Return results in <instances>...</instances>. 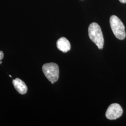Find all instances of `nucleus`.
Wrapping results in <instances>:
<instances>
[{
    "label": "nucleus",
    "instance_id": "1",
    "mask_svg": "<svg viewBox=\"0 0 126 126\" xmlns=\"http://www.w3.org/2000/svg\"><path fill=\"white\" fill-rule=\"evenodd\" d=\"M88 35L92 41L99 50L103 48L104 44L103 34L99 25L96 23H91L88 27Z\"/></svg>",
    "mask_w": 126,
    "mask_h": 126
},
{
    "label": "nucleus",
    "instance_id": "2",
    "mask_svg": "<svg viewBox=\"0 0 126 126\" xmlns=\"http://www.w3.org/2000/svg\"><path fill=\"white\" fill-rule=\"evenodd\" d=\"M110 24L114 36L120 40H123L126 36L125 26L121 20L116 16L113 15L110 18Z\"/></svg>",
    "mask_w": 126,
    "mask_h": 126
},
{
    "label": "nucleus",
    "instance_id": "3",
    "mask_svg": "<svg viewBox=\"0 0 126 126\" xmlns=\"http://www.w3.org/2000/svg\"><path fill=\"white\" fill-rule=\"evenodd\" d=\"M43 72L45 77L51 82V84H54L58 80L59 75V70L58 65L54 63H46L43 65L42 67Z\"/></svg>",
    "mask_w": 126,
    "mask_h": 126
},
{
    "label": "nucleus",
    "instance_id": "4",
    "mask_svg": "<svg viewBox=\"0 0 126 126\" xmlns=\"http://www.w3.org/2000/svg\"><path fill=\"white\" fill-rule=\"evenodd\" d=\"M123 113L121 106L117 103H113L108 107L106 113V116L110 120H116L121 117Z\"/></svg>",
    "mask_w": 126,
    "mask_h": 126
},
{
    "label": "nucleus",
    "instance_id": "5",
    "mask_svg": "<svg viewBox=\"0 0 126 126\" xmlns=\"http://www.w3.org/2000/svg\"><path fill=\"white\" fill-rule=\"evenodd\" d=\"M12 82L15 88L18 93L21 94H24L27 93L28 87L23 80L19 78H16L15 79L13 80Z\"/></svg>",
    "mask_w": 126,
    "mask_h": 126
},
{
    "label": "nucleus",
    "instance_id": "6",
    "mask_svg": "<svg viewBox=\"0 0 126 126\" xmlns=\"http://www.w3.org/2000/svg\"><path fill=\"white\" fill-rule=\"evenodd\" d=\"M57 46L59 50L63 53L67 52L71 50V44L69 41L64 37L60 38L57 42Z\"/></svg>",
    "mask_w": 126,
    "mask_h": 126
},
{
    "label": "nucleus",
    "instance_id": "7",
    "mask_svg": "<svg viewBox=\"0 0 126 126\" xmlns=\"http://www.w3.org/2000/svg\"><path fill=\"white\" fill-rule=\"evenodd\" d=\"M3 57H4V53L3 52L0 50V60H1L2 59H3Z\"/></svg>",
    "mask_w": 126,
    "mask_h": 126
},
{
    "label": "nucleus",
    "instance_id": "8",
    "mask_svg": "<svg viewBox=\"0 0 126 126\" xmlns=\"http://www.w3.org/2000/svg\"><path fill=\"white\" fill-rule=\"evenodd\" d=\"M119 1L122 3H126V0H119Z\"/></svg>",
    "mask_w": 126,
    "mask_h": 126
},
{
    "label": "nucleus",
    "instance_id": "9",
    "mask_svg": "<svg viewBox=\"0 0 126 126\" xmlns=\"http://www.w3.org/2000/svg\"><path fill=\"white\" fill-rule=\"evenodd\" d=\"M1 63H2V61H0V64H1Z\"/></svg>",
    "mask_w": 126,
    "mask_h": 126
},
{
    "label": "nucleus",
    "instance_id": "10",
    "mask_svg": "<svg viewBox=\"0 0 126 126\" xmlns=\"http://www.w3.org/2000/svg\"><path fill=\"white\" fill-rule=\"evenodd\" d=\"M9 76L10 77H11V78H12V76H11V75H9Z\"/></svg>",
    "mask_w": 126,
    "mask_h": 126
}]
</instances>
